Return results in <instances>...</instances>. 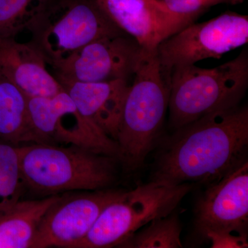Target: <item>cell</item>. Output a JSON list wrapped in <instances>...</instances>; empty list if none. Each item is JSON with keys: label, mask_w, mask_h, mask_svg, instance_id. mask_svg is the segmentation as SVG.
<instances>
[{"label": "cell", "mask_w": 248, "mask_h": 248, "mask_svg": "<svg viewBox=\"0 0 248 248\" xmlns=\"http://www.w3.org/2000/svg\"><path fill=\"white\" fill-rule=\"evenodd\" d=\"M228 2H231L232 4H239L242 2L244 0H226Z\"/></svg>", "instance_id": "22"}, {"label": "cell", "mask_w": 248, "mask_h": 248, "mask_svg": "<svg viewBox=\"0 0 248 248\" xmlns=\"http://www.w3.org/2000/svg\"><path fill=\"white\" fill-rule=\"evenodd\" d=\"M182 231L179 217L172 213L153 220L119 246L130 248H183Z\"/></svg>", "instance_id": "17"}, {"label": "cell", "mask_w": 248, "mask_h": 248, "mask_svg": "<svg viewBox=\"0 0 248 248\" xmlns=\"http://www.w3.org/2000/svg\"><path fill=\"white\" fill-rule=\"evenodd\" d=\"M213 248H247V231L229 228L205 230L200 233Z\"/></svg>", "instance_id": "20"}, {"label": "cell", "mask_w": 248, "mask_h": 248, "mask_svg": "<svg viewBox=\"0 0 248 248\" xmlns=\"http://www.w3.org/2000/svg\"><path fill=\"white\" fill-rule=\"evenodd\" d=\"M24 186L19 146L0 141V215L20 201Z\"/></svg>", "instance_id": "19"}, {"label": "cell", "mask_w": 248, "mask_h": 248, "mask_svg": "<svg viewBox=\"0 0 248 248\" xmlns=\"http://www.w3.org/2000/svg\"><path fill=\"white\" fill-rule=\"evenodd\" d=\"M196 227L205 230L229 228L247 231L248 163L208 186L196 207Z\"/></svg>", "instance_id": "12"}, {"label": "cell", "mask_w": 248, "mask_h": 248, "mask_svg": "<svg viewBox=\"0 0 248 248\" xmlns=\"http://www.w3.org/2000/svg\"><path fill=\"white\" fill-rule=\"evenodd\" d=\"M191 188L190 184L167 185L151 181L134 190L123 191L102 210L74 248L120 246L153 220L172 213Z\"/></svg>", "instance_id": "5"}, {"label": "cell", "mask_w": 248, "mask_h": 248, "mask_svg": "<svg viewBox=\"0 0 248 248\" xmlns=\"http://www.w3.org/2000/svg\"><path fill=\"white\" fill-rule=\"evenodd\" d=\"M28 108L40 143L73 145L117 159V142L81 115L63 89L51 97L28 98Z\"/></svg>", "instance_id": "8"}, {"label": "cell", "mask_w": 248, "mask_h": 248, "mask_svg": "<svg viewBox=\"0 0 248 248\" xmlns=\"http://www.w3.org/2000/svg\"><path fill=\"white\" fill-rule=\"evenodd\" d=\"M19 151L24 185L36 193L102 190L115 180L113 156L46 143L22 145Z\"/></svg>", "instance_id": "4"}, {"label": "cell", "mask_w": 248, "mask_h": 248, "mask_svg": "<svg viewBox=\"0 0 248 248\" xmlns=\"http://www.w3.org/2000/svg\"><path fill=\"white\" fill-rule=\"evenodd\" d=\"M143 50L127 34L106 36L49 65L57 79L81 82L128 81L135 74Z\"/></svg>", "instance_id": "9"}, {"label": "cell", "mask_w": 248, "mask_h": 248, "mask_svg": "<svg viewBox=\"0 0 248 248\" xmlns=\"http://www.w3.org/2000/svg\"><path fill=\"white\" fill-rule=\"evenodd\" d=\"M122 192L99 190L60 197L42 217L31 248H74L88 234L102 210Z\"/></svg>", "instance_id": "10"}, {"label": "cell", "mask_w": 248, "mask_h": 248, "mask_svg": "<svg viewBox=\"0 0 248 248\" xmlns=\"http://www.w3.org/2000/svg\"><path fill=\"white\" fill-rule=\"evenodd\" d=\"M60 196L19 201L0 215V248H31L42 217Z\"/></svg>", "instance_id": "15"}, {"label": "cell", "mask_w": 248, "mask_h": 248, "mask_svg": "<svg viewBox=\"0 0 248 248\" xmlns=\"http://www.w3.org/2000/svg\"><path fill=\"white\" fill-rule=\"evenodd\" d=\"M46 60L31 42L0 39V71L28 98L51 97L63 90Z\"/></svg>", "instance_id": "14"}, {"label": "cell", "mask_w": 248, "mask_h": 248, "mask_svg": "<svg viewBox=\"0 0 248 248\" xmlns=\"http://www.w3.org/2000/svg\"><path fill=\"white\" fill-rule=\"evenodd\" d=\"M168 85L170 124L174 130L237 107L248 88L247 49L215 68L194 64L175 68L170 73Z\"/></svg>", "instance_id": "3"}, {"label": "cell", "mask_w": 248, "mask_h": 248, "mask_svg": "<svg viewBox=\"0 0 248 248\" xmlns=\"http://www.w3.org/2000/svg\"><path fill=\"white\" fill-rule=\"evenodd\" d=\"M173 14L197 19L206 10L226 0H159Z\"/></svg>", "instance_id": "21"}, {"label": "cell", "mask_w": 248, "mask_h": 248, "mask_svg": "<svg viewBox=\"0 0 248 248\" xmlns=\"http://www.w3.org/2000/svg\"><path fill=\"white\" fill-rule=\"evenodd\" d=\"M124 101L117 159L128 171L140 169L157 140L169 108V85L156 50L143 49Z\"/></svg>", "instance_id": "2"}, {"label": "cell", "mask_w": 248, "mask_h": 248, "mask_svg": "<svg viewBox=\"0 0 248 248\" xmlns=\"http://www.w3.org/2000/svg\"><path fill=\"white\" fill-rule=\"evenodd\" d=\"M29 31L31 43L48 65L93 41L125 33L103 12L96 0H50Z\"/></svg>", "instance_id": "6"}, {"label": "cell", "mask_w": 248, "mask_h": 248, "mask_svg": "<svg viewBox=\"0 0 248 248\" xmlns=\"http://www.w3.org/2000/svg\"><path fill=\"white\" fill-rule=\"evenodd\" d=\"M248 42V16L228 11L206 22L189 24L160 44L156 53L168 82L172 70L221 58Z\"/></svg>", "instance_id": "7"}, {"label": "cell", "mask_w": 248, "mask_h": 248, "mask_svg": "<svg viewBox=\"0 0 248 248\" xmlns=\"http://www.w3.org/2000/svg\"><path fill=\"white\" fill-rule=\"evenodd\" d=\"M96 1L120 30L149 51L195 21L173 14L159 0Z\"/></svg>", "instance_id": "11"}, {"label": "cell", "mask_w": 248, "mask_h": 248, "mask_svg": "<svg viewBox=\"0 0 248 248\" xmlns=\"http://www.w3.org/2000/svg\"><path fill=\"white\" fill-rule=\"evenodd\" d=\"M248 108L240 106L175 130L158 156L153 182L210 186L247 161Z\"/></svg>", "instance_id": "1"}, {"label": "cell", "mask_w": 248, "mask_h": 248, "mask_svg": "<svg viewBox=\"0 0 248 248\" xmlns=\"http://www.w3.org/2000/svg\"><path fill=\"white\" fill-rule=\"evenodd\" d=\"M57 80L80 113L116 141L124 101L130 86L128 81L81 82Z\"/></svg>", "instance_id": "13"}, {"label": "cell", "mask_w": 248, "mask_h": 248, "mask_svg": "<svg viewBox=\"0 0 248 248\" xmlns=\"http://www.w3.org/2000/svg\"><path fill=\"white\" fill-rule=\"evenodd\" d=\"M50 0H0V39L30 29Z\"/></svg>", "instance_id": "18"}, {"label": "cell", "mask_w": 248, "mask_h": 248, "mask_svg": "<svg viewBox=\"0 0 248 248\" xmlns=\"http://www.w3.org/2000/svg\"><path fill=\"white\" fill-rule=\"evenodd\" d=\"M0 141L16 146L40 143L31 126L27 96L1 71Z\"/></svg>", "instance_id": "16"}]
</instances>
